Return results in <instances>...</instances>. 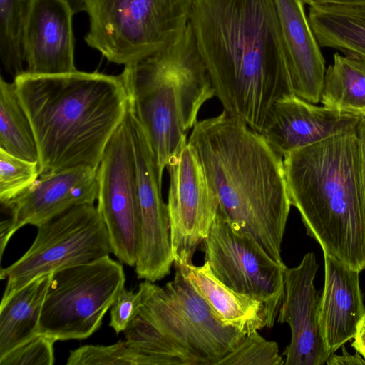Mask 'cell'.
Returning <instances> with one entry per match:
<instances>
[{
	"instance_id": "obj_30",
	"label": "cell",
	"mask_w": 365,
	"mask_h": 365,
	"mask_svg": "<svg viewBox=\"0 0 365 365\" xmlns=\"http://www.w3.org/2000/svg\"><path fill=\"white\" fill-rule=\"evenodd\" d=\"M142 302L140 289L134 292L123 288L110 307L109 326L116 334L124 332L136 317Z\"/></svg>"
},
{
	"instance_id": "obj_18",
	"label": "cell",
	"mask_w": 365,
	"mask_h": 365,
	"mask_svg": "<svg viewBox=\"0 0 365 365\" xmlns=\"http://www.w3.org/2000/svg\"><path fill=\"white\" fill-rule=\"evenodd\" d=\"M274 1L287 51L292 93L317 103L327 68L304 4L302 0Z\"/></svg>"
},
{
	"instance_id": "obj_15",
	"label": "cell",
	"mask_w": 365,
	"mask_h": 365,
	"mask_svg": "<svg viewBox=\"0 0 365 365\" xmlns=\"http://www.w3.org/2000/svg\"><path fill=\"white\" fill-rule=\"evenodd\" d=\"M317 269L313 252L305 254L297 266L285 269L277 316L279 323H287L291 329V341L283 352L285 365H323L331 356L319 328L320 297L314 284Z\"/></svg>"
},
{
	"instance_id": "obj_2",
	"label": "cell",
	"mask_w": 365,
	"mask_h": 365,
	"mask_svg": "<svg viewBox=\"0 0 365 365\" xmlns=\"http://www.w3.org/2000/svg\"><path fill=\"white\" fill-rule=\"evenodd\" d=\"M188 142L200 158L220 213L283 264L282 243L292 205L283 156L261 133L224 110L198 120Z\"/></svg>"
},
{
	"instance_id": "obj_25",
	"label": "cell",
	"mask_w": 365,
	"mask_h": 365,
	"mask_svg": "<svg viewBox=\"0 0 365 365\" xmlns=\"http://www.w3.org/2000/svg\"><path fill=\"white\" fill-rule=\"evenodd\" d=\"M30 0H0V57L14 78L25 71L22 34Z\"/></svg>"
},
{
	"instance_id": "obj_14",
	"label": "cell",
	"mask_w": 365,
	"mask_h": 365,
	"mask_svg": "<svg viewBox=\"0 0 365 365\" xmlns=\"http://www.w3.org/2000/svg\"><path fill=\"white\" fill-rule=\"evenodd\" d=\"M98 190V168L89 166L39 176L20 195L1 205L10 217L1 222L0 231L11 239L26 225L38 227L73 207L93 204Z\"/></svg>"
},
{
	"instance_id": "obj_5",
	"label": "cell",
	"mask_w": 365,
	"mask_h": 365,
	"mask_svg": "<svg viewBox=\"0 0 365 365\" xmlns=\"http://www.w3.org/2000/svg\"><path fill=\"white\" fill-rule=\"evenodd\" d=\"M130 107L141 125L155 161L164 170L188 140L202 106L215 96L188 25L175 40L122 72Z\"/></svg>"
},
{
	"instance_id": "obj_21",
	"label": "cell",
	"mask_w": 365,
	"mask_h": 365,
	"mask_svg": "<svg viewBox=\"0 0 365 365\" xmlns=\"http://www.w3.org/2000/svg\"><path fill=\"white\" fill-rule=\"evenodd\" d=\"M52 273L31 281L0 306V358L38 333L43 303Z\"/></svg>"
},
{
	"instance_id": "obj_16",
	"label": "cell",
	"mask_w": 365,
	"mask_h": 365,
	"mask_svg": "<svg viewBox=\"0 0 365 365\" xmlns=\"http://www.w3.org/2000/svg\"><path fill=\"white\" fill-rule=\"evenodd\" d=\"M74 14L64 0H30L22 34L26 72L46 75L77 70Z\"/></svg>"
},
{
	"instance_id": "obj_34",
	"label": "cell",
	"mask_w": 365,
	"mask_h": 365,
	"mask_svg": "<svg viewBox=\"0 0 365 365\" xmlns=\"http://www.w3.org/2000/svg\"><path fill=\"white\" fill-rule=\"evenodd\" d=\"M304 4L309 6H316L325 4H340V5H363L365 0H302Z\"/></svg>"
},
{
	"instance_id": "obj_36",
	"label": "cell",
	"mask_w": 365,
	"mask_h": 365,
	"mask_svg": "<svg viewBox=\"0 0 365 365\" xmlns=\"http://www.w3.org/2000/svg\"><path fill=\"white\" fill-rule=\"evenodd\" d=\"M359 113L364 116H365V110H363L359 112Z\"/></svg>"
},
{
	"instance_id": "obj_7",
	"label": "cell",
	"mask_w": 365,
	"mask_h": 365,
	"mask_svg": "<svg viewBox=\"0 0 365 365\" xmlns=\"http://www.w3.org/2000/svg\"><path fill=\"white\" fill-rule=\"evenodd\" d=\"M195 0H87L85 41L128 66L163 48L185 29Z\"/></svg>"
},
{
	"instance_id": "obj_22",
	"label": "cell",
	"mask_w": 365,
	"mask_h": 365,
	"mask_svg": "<svg viewBox=\"0 0 365 365\" xmlns=\"http://www.w3.org/2000/svg\"><path fill=\"white\" fill-rule=\"evenodd\" d=\"M308 19L320 46L365 59V4L309 6Z\"/></svg>"
},
{
	"instance_id": "obj_28",
	"label": "cell",
	"mask_w": 365,
	"mask_h": 365,
	"mask_svg": "<svg viewBox=\"0 0 365 365\" xmlns=\"http://www.w3.org/2000/svg\"><path fill=\"white\" fill-rule=\"evenodd\" d=\"M67 365H143L142 357L125 341L108 346L85 345L70 351Z\"/></svg>"
},
{
	"instance_id": "obj_35",
	"label": "cell",
	"mask_w": 365,
	"mask_h": 365,
	"mask_svg": "<svg viewBox=\"0 0 365 365\" xmlns=\"http://www.w3.org/2000/svg\"><path fill=\"white\" fill-rule=\"evenodd\" d=\"M72 9L74 14L85 11L87 0H64Z\"/></svg>"
},
{
	"instance_id": "obj_12",
	"label": "cell",
	"mask_w": 365,
	"mask_h": 365,
	"mask_svg": "<svg viewBox=\"0 0 365 365\" xmlns=\"http://www.w3.org/2000/svg\"><path fill=\"white\" fill-rule=\"evenodd\" d=\"M125 118L133 149L138 206L135 273L139 279L155 283L170 274L174 263L168 210L152 150L130 108Z\"/></svg>"
},
{
	"instance_id": "obj_6",
	"label": "cell",
	"mask_w": 365,
	"mask_h": 365,
	"mask_svg": "<svg viewBox=\"0 0 365 365\" xmlns=\"http://www.w3.org/2000/svg\"><path fill=\"white\" fill-rule=\"evenodd\" d=\"M175 269L173 279L163 287L148 280L140 284L138 313L165 339L181 365H217L245 334L224 325L180 269Z\"/></svg>"
},
{
	"instance_id": "obj_11",
	"label": "cell",
	"mask_w": 365,
	"mask_h": 365,
	"mask_svg": "<svg viewBox=\"0 0 365 365\" xmlns=\"http://www.w3.org/2000/svg\"><path fill=\"white\" fill-rule=\"evenodd\" d=\"M97 208L106 225L112 253L135 267L138 206L133 149L125 118L110 138L98 168Z\"/></svg>"
},
{
	"instance_id": "obj_27",
	"label": "cell",
	"mask_w": 365,
	"mask_h": 365,
	"mask_svg": "<svg viewBox=\"0 0 365 365\" xmlns=\"http://www.w3.org/2000/svg\"><path fill=\"white\" fill-rule=\"evenodd\" d=\"M282 364L284 361L279 354L277 344L265 339L258 331L245 335L232 351L217 363V365Z\"/></svg>"
},
{
	"instance_id": "obj_29",
	"label": "cell",
	"mask_w": 365,
	"mask_h": 365,
	"mask_svg": "<svg viewBox=\"0 0 365 365\" xmlns=\"http://www.w3.org/2000/svg\"><path fill=\"white\" fill-rule=\"evenodd\" d=\"M56 340L47 334L37 333L3 357L1 365H52Z\"/></svg>"
},
{
	"instance_id": "obj_4",
	"label": "cell",
	"mask_w": 365,
	"mask_h": 365,
	"mask_svg": "<svg viewBox=\"0 0 365 365\" xmlns=\"http://www.w3.org/2000/svg\"><path fill=\"white\" fill-rule=\"evenodd\" d=\"M356 127L283 157L291 205L323 252L365 269V201Z\"/></svg>"
},
{
	"instance_id": "obj_33",
	"label": "cell",
	"mask_w": 365,
	"mask_h": 365,
	"mask_svg": "<svg viewBox=\"0 0 365 365\" xmlns=\"http://www.w3.org/2000/svg\"><path fill=\"white\" fill-rule=\"evenodd\" d=\"M356 129L361 143L363 188L365 201V116H361Z\"/></svg>"
},
{
	"instance_id": "obj_3",
	"label": "cell",
	"mask_w": 365,
	"mask_h": 365,
	"mask_svg": "<svg viewBox=\"0 0 365 365\" xmlns=\"http://www.w3.org/2000/svg\"><path fill=\"white\" fill-rule=\"evenodd\" d=\"M14 82L34 133L39 176L81 166L98 168L130 107L123 73L24 71Z\"/></svg>"
},
{
	"instance_id": "obj_26",
	"label": "cell",
	"mask_w": 365,
	"mask_h": 365,
	"mask_svg": "<svg viewBox=\"0 0 365 365\" xmlns=\"http://www.w3.org/2000/svg\"><path fill=\"white\" fill-rule=\"evenodd\" d=\"M37 161L27 160L0 149V202L11 200L39 177Z\"/></svg>"
},
{
	"instance_id": "obj_31",
	"label": "cell",
	"mask_w": 365,
	"mask_h": 365,
	"mask_svg": "<svg viewBox=\"0 0 365 365\" xmlns=\"http://www.w3.org/2000/svg\"><path fill=\"white\" fill-rule=\"evenodd\" d=\"M343 352L341 355L331 354L326 364L329 365L345 364H365V359L358 352L355 355H351L346 351L344 346H341Z\"/></svg>"
},
{
	"instance_id": "obj_24",
	"label": "cell",
	"mask_w": 365,
	"mask_h": 365,
	"mask_svg": "<svg viewBox=\"0 0 365 365\" xmlns=\"http://www.w3.org/2000/svg\"><path fill=\"white\" fill-rule=\"evenodd\" d=\"M0 149L16 157L38 162L34 133L15 83L3 77L0 79Z\"/></svg>"
},
{
	"instance_id": "obj_17",
	"label": "cell",
	"mask_w": 365,
	"mask_h": 365,
	"mask_svg": "<svg viewBox=\"0 0 365 365\" xmlns=\"http://www.w3.org/2000/svg\"><path fill=\"white\" fill-rule=\"evenodd\" d=\"M361 115L319 106L294 94L274 102L261 134L282 156L356 127Z\"/></svg>"
},
{
	"instance_id": "obj_8",
	"label": "cell",
	"mask_w": 365,
	"mask_h": 365,
	"mask_svg": "<svg viewBox=\"0 0 365 365\" xmlns=\"http://www.w3.org/2000/svg\"><path fill=\"white\" fill-rule=\"evenodd\" d=\"M125 282L122 264L109 255L53 272L38 332L56 341L88 338Z\"/></svg>"
},
{
	"instance_id": "obj_20",
	"label": "cell",
	"mask_w": 365,
	"mask_h": 365,
	"mask_svg": "<svg viewBox=\"0 0 365 365\" xmlns=\"http://www.w3.org/2000/svg\"><path fill=\"white\" fill-rule=\"evenodd\" d=\"M173 264L180 269L224 325L245 335L266 327L262 303L222 283L207 262L205 261L202 266L192 263Z\"/></svg>"
},
{
	"instance_id": "obj_1",
	"label": "cell",
	"mask_w": 365,
	"mask_h": 365,
	"mask_svg": "<svg viewBox=\"0 0 365 365\" xmlns=\"http://www.w3.org/2000/svg\"><path fill=\"white\" fill-rule=\"evenodd\" d=\"M190 24L223 110L261 133L275 101L293 94L274 0H195Z\"/></svg>"
},
{
	"instance_id": "obj_23",
	"label": "cell",
	"mask_w": 365,
	"mask_h": 365,
	"mask_svg": "<svg viewBox=\"0 0 365 365\" xmlns=\"http://www.w3.org/2000/svg\"><path fill=\"white\" fill-rule=\"evenodd\" d=\"M320 102L341 112L365 110V59L335 53L326 69Z\"/></svg>"
},
{
	"instance_id": "obj_32",
	"label": "cell",
	"mask_w": 365,
	"mask_h": 365,
	"mask_svg": "<svg viewBox=\"0 0 365 365\" xmlns=\"http://www.w3.org/2000/svg\"><path fill=\"white\" fill-rule=\"evenodd\" d=\"M351 346L365 359V314L358 324Z\"/></svg>"
},
{
	"instance_id": "obj_9",
	"label": "cell",
	"mask_w": 365,
	"mask_h": 365,
	"mask_svg": "<svg viewBox=\"0 0 365 365\" xmlns=\"http://www.w3.org/2000/svg\"><path fill=\"white\" fill-rule=\"evenodd\" d=\"M29 249L0 271L7 280L2 299L43 274L112 253L106 225L93 204L72 207L40 225Z\"/></svg>"
},
{
	"instance_id": "obj_13",
	"label": "cell",
	"mask_w": 365,
	"mask_h": 365,
	"mask_svg": "<svg viewBox=\"0 0 365 365\" xmlns=\"http://www.w3.org/2000/svg\"><path fill=\"white\" fill-rule=\"evenodd\" d=\"M168 210L174 263H192L208 236L219 210L200 158L187 141L170 160Z\"/></svg>"
},
{
	"instance_id": "obj_19",
	"label": "cell",
	"mask_w": 365,
	"mask_h": 365,
	"mask_svg": "<svg viewBox=\"0 0 365 365\" xmlns=\"http://www.w3.org/2000/svg\"><path fill=\"white\" fill-rule=\"evenodd\" d=\"M324 283L320 297L319 323L330 355L354 338L365 314L360 288V272L343 264L325 252Z\"/></svg>"
},
{
	"instance_id": "obj_10",
	"label": "cell",
	"mask_w": 365,
	"mask_h": 365,
	"mask_svg": "<svg viewBox=\"0 0 365 365\" xmlns=\"http://www.w3.org/2000/svg\"><path fill=\"white\" fill-rule=\"evenodd\" d=\"M205 261L225 285L262 302L265 326H274L284 292L285 264L272 258L250 235L235 230L218 210L203 241Z\"/></svg>"
}]
</instances>
